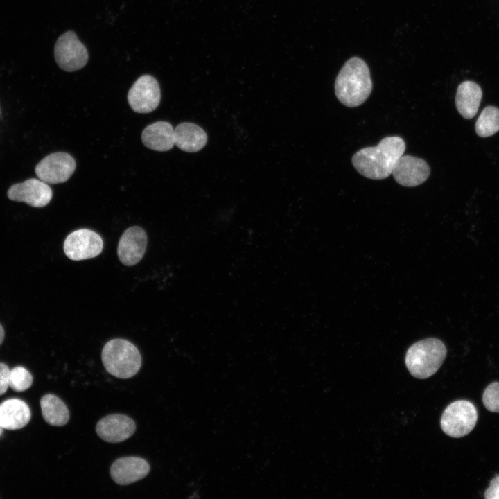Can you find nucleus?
Instances as JSON below:
<instances>
[{"instance_id":"23","label":"nucleus","mask_w":499,"mask_h":499,"mask_svg":"<svg viewBox=\"0 0 499 499\" xmlns=\"http://www.w3.org/2000/svg\"><path fill=\"white\" fill-rule=\"evenodd\" d=\"M10 372L8 365L0 362V395L3 394L10 387Z\"/></svg>"},{"instance_id":"10","label":"nucleus","mask_w":499,"mask_h":499,"mask_svg":"<svg viewBox=\"0 0 499 499\" xmlns=\"http://www.w3.org/2000/svg\"><path fill=\"white\" fill-rule=\"evenodd\" d=\"M10 200L24 202L33 207H43L52 198V190L47 183L35 178L12 185L7 192Z\"/></svg>"},{"instance_id":"4","label":"nucleus","mask_w":499,"mask_h":499,"mask_svg":"<svg viewBox=\"0 0 499 499\" xmlns=\"http://www.w3.org/2000/svg\"><path fill=\"white\" fill-rule=\"evenodd\" d=\"M104 367L111 375L122 379L137 374L141 366V356L130 342L115 338L107 342L101 353Z\"/></svg>"},{"instance_id":"20","label":"nucleus","mask_w":499,"mask_h":499,"mask_svg":"<svg viewBox=\"0 0 499 499\" xmlns=\"http://www.w3.org/2000/svg\"><path fill=\"white\" fill-rule=\"evenodd\" d=\"M499 131V109L486 107L475 123V132L481 137H490Z\"/></svg>"},{"instance_id":"9","label":"nucleus","mask_w":499,"mask_h":499,"mask_svg":"<svg viewBox=\"0 0 499 499\" xmlns=\"http://www.w3.org/2000/svg\"><path fill=\"white\" fill-rule=\"evenodd\" d=\"M76 169V161L68 153L54 152L41 160L35 168L40 180L47 184L66 182Z\"/></svg>"},{"instance_id":"8","label":"nucleus","mask_w":499,"mask_h":499,"mask_svg":"<svg viewBox=\"0 0 499 499\" xmlns=\"http://www.w3.org/2000/svg\"><path fill=\"white\" fill-rule=\"evenodd\" d=\"M161 99L160 88L157 80L150 75L140 76L132 85L128 94V101L133 111L149 113L159 105Z\"/></svg>"},{"instance_id":"15","label":"nucleus","mask_w":499,"mask_h":499,"mask_svg":"<svg viewBox=\"0 0 499 499\" xmlns=\"http://www.w3.org/2000/svg\"><path fill=\"white\" fill-rule=\"evenodd\" d=\"M30 417L28 405L20 399H10L0 404V425L3 429L22 428L28 424Z\"/></svg>"},{"instance_id":"25","label":"nucleus","mask_w":499,"mask_h":499,"mask_svg":"<svg viewBox=\"0 0 499 499\" xmlns=\"http://www.w3.org/2000/svg\"><path fill=\"white\" fill-rule=\"evenodd\" d=\"M4 335H5V333H4L3 328L2 327V326L0 324V345L3 341Z\"/></svg>"},{"instance_id":"5","label":"nucleus","mask_w":499,"mask_h":499,"mask_svg":"<svg viewBox=\"0 0 499 499\" xmlns=\"http://www.w3.org/2000/svg\"><path fill=\"white\" fill-rule=\"evenodd\" d=\"M477 420L478 412L475 405L469 401L458 400L446 408L440 425L447 435L458 438L468 435L475 427Z\"/></svg>"},{"instance_id":"11","label":"nucleus","mask_w":499,"mask_h":499,"mask_svg":"<svg viewBox=\"0 0 499 499\" xmlns=\"http://www.w3.org/2000/svg\"><path fill=\"white\" fill-rule=\"evenodd\" d=\"M430 169L423 159L402 155L396 161L392 171L396 182L404 186L413 187L423 183L429 177Z\"/></svg>"},{"instance_id":"22","label":"nucleus","mask_w":499,"mask_h":499,"mask_svg":"<svg viewBox=\"0 0 499 499\" xmlns=\"http://www.w3.org/2000/svg\"><path fill=\"white\" fill-rule=\"evenodd\" d=\"M482 402L490 412L499 413V382L489 384L482 394Z\"/></svg>"},{"instance_id":"17","label":"nucleus","mask_w":499,"mask_h":499,"mask_svg":"<svg viewBox=\"0 0 499 499\" xmlns=\"http://www.w3.org/2000/svg\"><path fill=\"white\" fill-rule=\"evenodd\" d=\"M207 142V133L195 123L184 122L174 129L175 145L183 151L198 152L206 145Z\"/></svg>"},{"instance_id":"26","label":"nucleus","mask_w":499,"mask_h":499,"mask_svg":"<svg viewBox=\"0 0 499 499\" xmlns=\"http://www.w3.org/2000/svg\"><path fill=\"white\" fill-rule=\"evenodd\" d=\"M3 428L1 426V425H0V436H1V435H2V433H3Z\"/></svg>"},{"instance_id":"21","label":"nucleus","mask_w":499,"mask_h":499,"mask_svg":"<svg viewBox=\"0 0 499 499\" xmlns=\"http://www.w3.org/2000/svg\"><path fill=\"white\" fill-rule=\"evenodd\" d=\"M33 383V376L23 367H15L10 370L9 386L15 392L28 389Z\"/></svg>"},{"instance_id":"6","label":"nucleus","mask_w":499,"mask_h":499,"mask_svg":"<svg viewBox=\"0 0 499 499\" xmlns=\"http://www.w3.org/2000/svg\"><path fill=\"white\" fill-rule=\"evenodd\" d=\"M54 55L58 65L66 71L82 69L89 58L85 46L73 31H67L59 37L55 44Z\"/></svg>"},{"instance_id":"1","label":"nucleus","mask_w":499,"mask_h":499,"mask_svg":"<svg viewBox=\"0 0 499 499\" xmlns=\"http://www.w3.org/2000/svg\"><path fill=\"white\" fill-rule=\"evenodd\" d=\"M405 143L398 136L387 137L376 146L359 150L352 157L355 169L371 180H383L392 173L394 166L405 152Z\"/></svg>"},{"instance_id":"18","label":"nucleus","mask_w":499,"mask_h":499,"mask_svg":"<svg viewBox=\"0 0 499 499\" xmlns=\"http://www.w3.org/2000/svg\"><path fill=\"white\" fill-rule=\"evenodd\" d=\"M482 97V89L477 83L469 80L462 82L455 96V105L459 114L465 119L475 116Z\"/></svg>"},{"instance_id":"3","label":"nucleus","mask_w":499,"mask_h":499,"mask_svg":"<svg viewBox=\"0 0 499 499\" xmlns=\"http://www.w3.org/2000/svg\"><path fill=\"white\" fill-rule=\"evenodd\" d=\"M447 350L437 338H427L413 344L407 351L405 364L415 378L425 379L435 374L441 366Z\"/></svg>"},{"instance_id":"7","label":"nucleus","mask_w":499,"mask_h":499,"mask_svg":"<svg viewBox=\"0 0 499 499\" xmlns=\"http://www.w3.org/2000/svg\"><path fill=\"white\" fill-rule=\"evenodd\" d=\"M103 247L101 237L88 229H80L69 234L64 242V252L73 261L91 259L99 255Z\"/></svg>"},{"instance_id":"19","label":"nucleus","mask_w":499,"mask_h":499,"mask_svg":"<svg viewBox=\"0 0 499 499\" xmlns=\"http://www.w3.org/2000/svg\"><path fill=\"white\" fill-rule=\"evenodd\" d=\"M40 407L44 421L51 426H62L69 419V412L66 404L57 396L48 394L40 400Z\"/></svg>"},{"instance_id":"2","label":"nucleus","mask_w":499,"mask_h":499,"mask_svg":"<svg viewBox=\"0 0 499 499\" xmlns=\"http://www.w3.org/2000/svg\"><path fill=\"white\" fill-rule=\"evenodd\" d=\"M372 90L370 71L358 57L349 59L340 69L335 82V93L344 105L354 107L362 104Z\"/></svg>"},{"instance_id":"12","label":"nucleus","mask_w":499,"mask_h":499,"mask_svg":"<svg viewBox=\"0 0 499 499\" xmlns=\"http://www.w3.org/2000/svg\"><path fill=\"white\" fill-rule=\"evenodd\" d=\"M146 231L139 226L127 229L122 234L117 247L121 262L128 266L137 264L143 258L147 246Z\"/></svg>"},{"instance_id":"14","label":"nucleus","mask_w":499,"mask_h":499,"mask_svg":"<svg viewBox=\"0 0 499 499\" xmlns=\"http://www.w3.org/2000/svg\"><path fill=\"white\" fill-rule=\"evenodd\" d=\"M148 462L139 457H123L115 460L110 467L112 480L119 485H128L144 478L150 472Z\"/></svg>"},{"instance_id":"24","label":"nucleus","mask_w":499,"mask_h":499,"mask_svg":"<svg viewBox=\"0 0 499 499\" xmlns=\"http://www.w3.org/2000/svg\"><path fill=\"white\" fill-rule=\"evenodd\" d=\"M486 499H499V475L493 478L484 492Z\"/></svg>"},{"instance_id":"13","label":"nucleus","mask_w":499,"mask_h":499,"mask_svg":"<svg viewBox=\"0 0 499 499\" xmlns=\"http://www.w3.org/2000/svg\"><path fill=\"white\" fill-rule=\"evenodd\" d=\"M136 430L134 421L128 416L110 414L100 419L96 426L97 435L110 443H119L130 437Z\"/></svg>"},{"instance_id":"16","label":"nucleus","mask_w":499,"mask_h":499,"mask_svg":"<svg viewBox=\"0 0 499 499\" xmlns=\"http://www.w3.org/2000/svg\"><path fill=\"white\" fill-rule=\"evenodd\" d=\"M141 140L144 146L151 150L168 151L175 145L174 128L168 122H155L145 128Z\"/></svg>"}]
</instances>
